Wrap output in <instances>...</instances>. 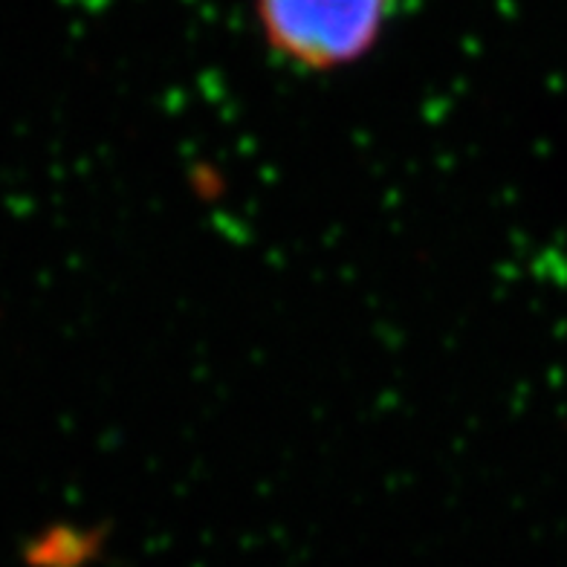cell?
Returning a JSON list of instances; mask_svg holds the SVG:
<instances>
[{
    "label": "cell",
    "instance_id": "6da1fadb",
    "mask_svg": "<svg viewBox=\"0 0 567 567\" xmlns=\"http://www.w3.org/2000/svg\"><path fill=\"white\" fill-rule=\"evenodd\" d=\"M269 55L310 75L351 70L373 55L396 0H252Z\"/></svg>",
    "mask_w": 567,
    "mask_h": 567
}]
</instances>
